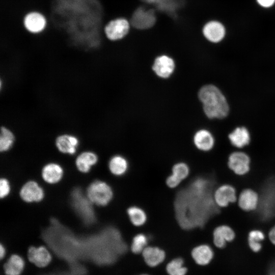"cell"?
<instances>
[{"mask_svg":"<svg viewBox=\"0 0 275 275\" xmlns=\"http://www.w3.org/2000/svg\"><path fill=\"white\" fill-rule=\"evenodd\" d=\"M209 182L202 178L195 179L177 194L175 209L177 221L184 229L203 226L213 212L215 205L209 196Z\"/></svg>","mask_w":275,"mask_h":275,"instance_id":"1","label":"cell"},{"mask_svg":"<svg viewBox=\"0 0 275 275\" xmlns=\"http://www.w3.org/2000/svg\"><path fill=\"white\" fill-rule=\"evenodd\" d=\"M205 115L210 119H223L228 115L227 100L216 86L209 84L202 87L198 94Z\"/></svg>","mask_w":275,"mask_h":275,"instance_id":"2","label":"cell"},{"mask_svg":"<svg viewBox=\"0 0 275 275\" xmlns=\"http://www.w3.org/2000/svg\"><path fill=\"white\" fill-rule=\"evenodd\" d=\"M157 13L153 7L140 5L132 12L129 20L132 29L145 31L151 30L156 24Z\"/></svg>","mask_w":275,"mask_h":275,"instance_id":"3","label":"cell"},{"mask_svg":"<svg viewBox=\"0 0 275 275\" xmlns=\"http://www.w3.org/2000/svg\"><path fill=\"white\" fill-rule=\"evenodd\" d=\"M86 196L93 204L104 206L112 200L113 191L111 187L106 182L96 180L90 183L87 187Z\"/></svg>","mask_w":275,"mask_h":275,"instance_id":"4","label":"cell"},{"mask_svg":"<svg viewBox=\"0 0 275 275\" xmlns=\"http://www.w3.org/2000/svg\"><path fill=\"white\" fill-rule=\"evenodd\" d=\"M131 29L129 19L124 17H119L110 20L105 26L104 31L108 40L117 41L126 38Z\"/></svg>","mask_w":275,"mask_h":275,"instance_id":"5","label":"cell"},{"mask_svg":"<svg viewBox=\"0 0 275 275\" xmlns=\"http://www.w3.org/2000/svg\"><path fill=\"white\" fill-rule=\"evenodd\" d=\"M71 196L73 207L80 218L87 224L94 222L95 215L92 208L93 204L87 196L83 195L78 189L73 191Z\"/></svg>","mask_w":275,"mask_h":275,"instance_id":"6","label":"cell"},{"mask_svg":"<svg viewBox=\"0 0 275 275\" xmlns=\"http://www.w3.org/2000/svg\"><path fill=\"white\" fill-rule=\"evenodd\" d=\"M251 159L249 156L241 151H235L230 154L228 159L229 168L236 175L243 176L250 170Z\"/></svg>","mask_w":275,"mask_h":275,"instance_id":"7","label":"cell"},{"mask_svg":"<svg viewBox=\"0 0 275 275\" xmlns=\"http://www.w3.org/2000/svg\"><path fill=\"white\" fill-rule=\"evenodd\" d=\"M216 206L225 208L237 200L236 189L229 184H222L216 188L212 195Z\"/></svg>","mask_w":275,"mask_h":275,"instance_id":"8","label":"cell"},{"mask_svg":"<svg viewBox=\"0 0 275 275\" xmlns=\"http://www.w3.org/2000/svg\"><path fill=\"white\" fill-rule=\"evenodd\" d=\"M175 67V61L171 57L162 54L155 58L152 69L158 77L166 79L172 75Z\"/></svg>","mask_w":275,"mask_h":275,"instance_id":"9","label":"cell"},{"mask_svg":"<svg viewBox=\"0 0 275 275\" xmlns=\"http://www.w3.org/2000/svg\"><path fill=\"white\" fill-rule=\"evenodd\" d=\"M21 199L27 203L38 202L43 200L44 193L37 182L29 181L21 187L20 192Z\"/></svg>","mask_w":275,"mask_h":275,"instance_id":"10","label":"cell"},{"mask_svg":"<svg viewBox=\"0 0 275 275\" xmlns=\"http://www.w3.org/2000/svg\"><path fill=\"white\" fill-rule=\"evenodd\" d=\"M202 33L207 41L216 43L224 39L226 31L222 23L216 20H210L204 24Z\"/></svg>","mask_w":275,"mask_h":275,"instance_id":"11","label":"cell"},{"mask_svg":"<svg viewBox=\"0 0 275 275\" xmlns=\"http://www.w3.org/2000/svg\"><path fill=\"white\" fill-rule=\"evenodd\" d=\"M29 260L38 267H45L50 263L52 257L49 250L44 246L30 247L28 251Z\"/></svg>","mask_w":275,"mask_h":275,"instance_id":"12","label":"cell"},{"mask_svg":"<svg viewBox=\"0 0 275 275\" xmlns=\"http://www.w3.org/2000/svg\"><path fill=\"white\" fill-rule=\"evenodd\" d=\"M238 205L242 210L250 212L255 210L259 204L258 193L251 188L242 190L237 198Z\"/></svg>","mask_w":275,"mask_h":275,"instance_id":"13","label":"cell"},{"mask_svg":"<svg viewBox=\"0 0 275 275\" xmlns=\"http://www.w3.org/2000/svg\"><path fill=\"white\" fill-rule=\"evenodd\" d=\"M189 174V168L186 163L183 162L176 163L172 169L171 174L166 179V184L170 188H176L188 177Z\"/></svg>","mask_w":275,"mask_h":275,"instance_id":"14","label":"cell"},{"mask_svg":"<svg viewBox=\"0 0 275 275\" xmlns=\"http://www.w3.org/2000/svg\"><path fill=\"white\" fill-rule=\"evenodd\" d=\"M235 237L233 229L228 225H221L216 227L213 232L214 245L220 249L225 247L228 242L232 241Z\"/></svg>","mask_w":275,"mask_h":275,"instance_id":"15","label":"cell"},{"mask_svg":"<svg viewBox=\"0 0 275 275\" xmlns=\"http://www.w3.org/2000/svg\"><path fill=\"white\" fill-rule=\"evenodd\" d=\"M55 144L58 150L61 153L73 155L76 152L79 141L73 135L63 134L56 138Z\"/></svg>","mask_w":275,"mask_h":275,"instance_id":"16","label":"cell"},{"mask_svg":"<svg viewBox=\"0 0 275 275\" xmlns=\"http://www.w3.org/2000/svg\"><path fill=\"white\" fill-rule=\"evenodd\" d=\"M193 142L198 150L207 152L213 148L214 145V139L209 131L203 129L198 130L195 133Z\"/></svg>","mask_w":275,"mask_h":275,"instance_id":"17","label":"cell"},{"mask_svg":"<svg viewBox=\"0 0 275 275\" xmlns=\"http://www.w3.org/2000/svg\"><path fill=\"white\" fill-rule=\"evenodd\" d=\"M63 170L58 164L49 163L43 167L41 176L44 181L49 184L59 182L62 178Z\"/></svg>","mask_w":275,"mask_h":275,"instance_id":"18","label":"cell"},{"mask_svg":"<svg viewBox=\"0 0 275 275\" xmlns=\"http://www.w3.org/2000/svg\"><path fill=\"white\" fill-rule=\"evenodd\" d=\"M24 24L25 28L29 32L37 33L44 29L46 20L41 14L38 12H31L25 16Z\"/></svg>","mask_w":275,"mask_h":275,"instance_id":"19","label":"cell"},{"mask_svg":"<svg viewBox=\"0 0 275 275\" xmlns=\"http://www.w3.org/2000/svg\"><path fill=\"white\" fill-rule=\"evenodd\" d=\"M98 161L97 155L93 152L87 151L80 153L75 159V165L79 171L86 173Z\"/></svg>","mask_w":275,"mask_h":275,"instance_id":"20","label":"cell"},{"mask_svg":"<svg viewBox=\"0 0 275 275\" xmlns=\"http://www.w3.org/2000/svg\"><path fill=\"white\" fill-rule=\"evenodd\" d=\"M142 254L146 264L151 267L159 265L165 258L164 252L157 247L147 246Z\"/></svg>","mask_w":275,"mask_h":275,"instance_id":"21","label":"cell"},{"mask_svg":"<svg viewBox=\"0 0 275 275\" xmlns=\"http://www.w3.org/2000/svg\"><path fill=\"white\" fill-rule=\"evenodd\" d=\"M191 255L197 264L205 265L208 264L212 260L213 252L209 245L201 244L193 250Z\"/></svg>","mask_w":275,"mask_h":275,"instance_id":"22","label":"cell"},{"mask_svg":"<svg viewBox=\"0 0 275 275\" xmlns=\"http://www.w3.org/2000/svg\"><path fill=\"white\" fill-rule=\"evenodd\" d=\"M228 137L231 144L238 148L247 146L250 142V133L244 127L236 128Z\"/></svg>","mask_w":275,"mask_h":275,"instance_id":"23","label":"cell"},{"mask_svg":"<svg viewBox=\"0 0 275 275\" xmlns=\"http://www.w3.org/2000/svg\"><path fill=\"white\" fill-rule=\"evenodd\" d=\"M25 266L23 258L18 255H12L4 264V269L6 275H20Z\"/></svg>","mask_w":275,"mask_h":275,"instance_id":"24","label":"cell"},{"mask_svg":"<svg viewBox=\"0 0 275 275\" xmlns=\"http://www.w3.org/2000/svg\"><path fill=\"white\" fill-rule=\"evenodd\" d=\"M128 162L122 155L113 156L108 162V168L114 175L121 176L124 175L128 169Z\"/></svg>","mask_w":275,"mask_h":275,"instance_id":"25","label":"cell"},{"mask_svg":"<svg viewBox=\"0 0 275 275\" xmlns=\"http://www.w3.org/2000/svg\"><path fill=\"white\" fill-rule=\"evenodd\" d=\"M127 213L131 224L136 227L144 225L147 219L145 211L141 208L133 206L127 210Z\"/></svg>","mask_w":275,"mask_h":275,"instance_id":"26","label":"cell"},{"mask_svg":"<svg viewBox=\"0 0 275 275\" xmlns=\"http://www.w3.org/2000/svg\"><path fill=\"white\" fill-rule=\"evenodd\" d=\"M15 141V136L13 132L8 128L2 126L0 134V151L6 152L10 150Z\"/></svg>","mask_w":275,"mask_h":275,"instance_id":"27","label":"cell"},{"mask_svg":"<svg viewBox=\"0 0 275 275\" xmlns=\"http://www.w3.org/2000/svg\"><path fill=\"white\" fill-rule=\"evenodd\" d=\"M167 271L169 275H185L187 269L183 266V260L181 258H176L168 263Z\"/></svg>","mask_w":275,"mask_h":275,"instance_id":"28","label":"cell"},{"mask_svg":"<svg viewBox=\"0 0 275 275\" xmlns=\"http://www.w3.org/2000/svg\"><path fill=\"white\" fill-rule=\"evenodd\" d=\"M147 237L144 234H138L134 236L132 239L131 250L134 254L142 253L147 247Z\"/></svg>","mask_w":275,"mask_h":275,"instance_id":"29","label":"cell"},{"mask_svg":"<svg viewBox=\"0 0 275 275\" xmlns=\"http://www.w3.org/2000/svg\"><path fill=\"white\" fill-rule=\"evenodd\" d=\"M264 233L259 229H253L248 234V241L256 242H261L264 239Z\"/></svg>","mask_w":275,"mask_h":275,"instance_id":"30","label":"cell"},{"mask_svg":"<svg viewBox=\"0 0 275 275\" xmlns=\"http://www.w3.org/2000/svg\"><path fill=\"white\" fill-rule=\"evenodd\" d=\"M10 185L7 179L1 178L0 180V197L2 199L8 196L10 192Z\"/></svg>","mask_w":275,"mask_h":275,"instance_id":"31","label":"cell"},{"mask_svg":"<svg viewBox=\"0 0 275 275\" xmlns=\"http://www.w3.org/2000/svg\"><path fill=\"white\" fill-rule=\"evenodd\" d=\"M249 248L254 252H258L262 249V244L261 242H256L248 241Z\"/></svg>","mask_w":275,"mask_h":275,"instance_id":"32","label":"cell"},{"mask_svg":"<svg viewBox=\"0 0 275 275\" xmlns=\"http://www.w3.org/2000/svg\"><path fill=\"white\" fill-rule=\"evenodd\" d=\"M258 4L263 8H268L275 3V0H256Z\"/></svg>","mask_w":275,"mask_h":275,"instance_id":"33","label":"cell"},{"mask_svg":"<svg viewBox=\"0 0 275 275\" xmlns=\"http://www.w3.org/2000/svg\"><path fill=\"white\" fill-rule=\"evenodd\" d=\"M268 237L271 242L275 245V225L269 230Z\"/></svg>","mask_w":275,"mask_h":275,"instance_id":"34","label":"cell"},{"mask_svg":"<svg viewBox=\"0 0 275 275\" xmlns=\"http://www.w3.org/2000/svg\"><path fill=\"white\" fill-rule=\"evenodd\" d=\"M268 275H275V261L273 262L269 267Z\"/></svg>","mask_w":275,"mask_h":275,"instance_id":"35","label":"cell"},{"mask_svg":"<svg viewBox=\"0 0 275 275\" xmlns=\"http://www.w3.org/2000/svg\"><path fill=\"white\" fill-rule=\"evenodd\" d=\"M6 249L3 244H0V258L1 259L4 258L6 255Z\"/></svg>","mask_w":275,"mask_h":275,"instance_id":"36","label":"cell"},{"mask_svg":"<svg viewBox=\"0 0 275 275\" xmlns=\"http://www.w3.org/2000/svg\"><path fill=\"white\" fill-rule=\"evenodd\" d=\"M141 275H147V274H141Z\"/></svg>","mask_w":275,"mask_h":275,"instance_id":"37","label":"cell"}]
</instances>
